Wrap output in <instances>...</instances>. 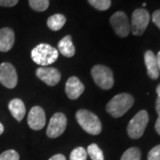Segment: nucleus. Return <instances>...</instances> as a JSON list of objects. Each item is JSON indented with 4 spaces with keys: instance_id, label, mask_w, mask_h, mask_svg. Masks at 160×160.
Segmentation results:
<instances>
[{
    "instance_id": "1",
    "label": "nucleus",
    "mask_w": 160,
    "mask_h": 160,
    "mask_svg": "<svg viewBox=\"0 0 160 160\" xmlns=\"http://www.w3.org/2000/svg\"><path fill=\"white\" fill-rule=\"evenodd\" d=\"M133 103L134 99L131 94L123 92L117 94L109 101L106 106V110L113 118H118L126 114L131 109Z\"/></svg>"
},
{
    "instance_id": "2",
    "label": "nucleus",
    "mask_w": 160,
    "mask_h": 160,
    "mask_svg": "<svg viewBox=\"0 0 160 160\" xmlns=\"http://www.w3.org/2000/svg\"><path fill=\"white\" fill-rule=\"evenodd\" d=\"M79 126L89 134L98 135L102 132V122L94 113L87 109H79L76 113Z\"/></svg>"
},
{
    "instance_id": "3",
    "label": "nucleus",
    "mask_w": 160,
    "mask_h": 160,
    "mask_svg": "<svg viewBox=\"0 0 160 160\" xmlns=\"http://www.w3.org/2000/svg\"><path fill=\"white\" fill-rule=\"evenodd\" d=\"M59 52L48 44H39L31 51V58L35 63L46 67L53 63L58 59Z\"/></svg>"
},
{
    "instance_id": "4",
    "label": "nucleus",
    "mask_w": 160,
    "mask_h": 160,
    "mask_svg": "<svg viewBox=\"0 0 160 160\" xmlns=\"http://www.w3.org/2000/svg\"><path fill=\"white\" fill-rule=\"evenodd\" d=\"M149 123V114L146 110H140L129 122L127 126V133L129 137L137 140L143 135Z\"/></svg>"
},
{
    "instance_id": "5",
    "label": "nucleus",
    "mask_w": 160,
    "mask_h": 160,
    "mask_svg": "<svg viewBox=\"0 0 160 160\" xmlns=\"http://www.w3.org/2000/svg\"><path fill=\"white\" fill-rule=\"evenodd\" d=\"M92 79L103 90H109L114 86V77L112 70L104 65H95L91 70Z\"/></svg>"
},
{
    "instance_id": "6",
    "label": "nucleus",
    "mask_w": 160,
    "mask_h": 160,
    "mask_svg": "<svg viewBox=\"0 0 160 160\" xmlns=\"http://www.w3.org/2000/svg\"><path fill=\"white\" fill-rule=\"evenodd\" d=\"M150 15L144 8H138L132 14L131 30L134 36H142L149 25Z\"/></svg>"
},
{
    "instance_id": "7",
    "label": "nucleus",
    "mask_w": 160,
    "mask_h": 160,
    "mask_svg": "<svg viewBox=\"0 0 160 160\" xmlns=\"http://www.w3.org/2000/svg\"><path fill=\"white\" fill-rule=\"evenodd\" d=\"M109 22L115 33L120 38H126L131 30L129 20L124 12H116L110 17Z\"/></svg>"
},
{
    "instance_id": "8",
    "label": "nucleus",
    "mask_w": 160,
    "mask_h": 160,
    "mask_svg": "<svg viewBox=\"0 0 160 160\" xmlns=\"http://www.w3.org/2000/svg\"><path fill=\"white\" fill-rule=\"evenodd\" d=\"M67 126V118L62 112H57L50 119L46 130V134L49 138L54 139L62 134Z\"/></svg>"
},
{
    "instance_id": "9",
    "label": "nucleus",
    "mask_w": 160,
    "mask_h": 160,
    "mask_svg": "<svg viewBox=\"0 0 160 160\" xmlns=\"http://www.w3.org/2000/svg\"><path fill=\"white\" fill-rule=\"evenodd\" d=\"M0 83L9 89L14 88L17 85V72L11 63L3 62L0 64Z\"/></svg>"
},
{
    "instance_id": "10",
    "label": "nucleus",
    "mask_w": 160,
    "mask_h": 160,
    "mask_svg": "<svg viewBox=\"0 0 160 160\" xmlns=\"http://www.w3.org/2000/svg\"><path fill=\"white\" fill-rule=\"evenodd\" d=\"M36 76L49 86H54L61 80V72L55 68L40 67L36 70Z\"/></svg>"
},
{
    "instance_id": "11",
    "label": "nucleus",
    "mask_w": 160,
    "mask_h": 160,
    "mask_svg": "<svg viewBox=\"0 0 160 160\" xmlns=\"http://www.w3.org/2000/svg\"><path fill=\"white\" fill-rule=\"evenodd\" d=\"M46 118L45 110L39 106H34L28 115V125L35 131L43 129L46 125Z\"/></svg>"
},
{
    "instance_id": "12",
    "label": "nucleus",
    "mask_w": 160,
    "mask_h": 160,
    "mask_svg": "<svg viewBox=\"0 0 160 160\" xmlns=\"http://www.w3.org/2000/svg\"><path fill=\"white\" fill-rule=\"evenodd\" d=\"M85 91V86L77 77L69 78L66 86L65 92L70 100H77Z\"/></svg>"
},
{
    "instance_id": "13",
    "label": "nucleus",
    "mask_w": 160,
    "mask_h": 160,
    "mask_svg": "<svg viewBox=\"0 0 160 160\" xmlns=\"http://www.w3.org/2000/svg\"><path fill=\"white\" fill-rule=\"evenodd\" d=\"M144 62L147 68L148 76L151 79H158L159 77V69L158 66L157 56L152 51H146L144 53Z\"/></svg>"
},
{
    "instance_id": "14",
    "label": "nucleus",
    "mask_w": 160,
    "mask_h": 160,
    "mask_svg": "<svg viewBox=\"0 0 160 160\" xmlns=\"http://www.w3.org/2000/svg\"><path fill=\"white\" fill-rule=\"evenodd\" d=\"M15 41L13 30L10 28L0 29V52H8L12 48Z\"/></svg>"
},
{
    "instance_id": "15",
    "label": "nucleus",
    "mask_w": 160,
    "mask_h": 160,
    "mask_svg": "<svg viewBox=\"0 0 160 160\" xmlns=\"http://www.w3.org/2000/svg\"><path fill=\"white\" fill-rule=\"evenodd\" d=\"M8 109L10 110L12 116L19 122L23 119L26 114L25 104L21 99H12L8 104Z\"/></svg>"
},
{
    "instance_id": "16",
    "label": "nucleus",
    "mask_w": 160,
    "mask_h": 160,
    "mask_svg": "<svg viewBox=\"0 0 160 160\" xmlns=\"http://www.w3.org/2000/svg\"><path fill=\"white\" fill-rule=\"evenodd\" d=\"M58 50L65 57H73L76 52L74 44L72 42L71 36H66L58 43Z\"/></svg>"
},
{
    "instance_id": "17",
    "label": "nucleus",
    "mask_w": 160,
    "mask_h": 160,
    "mask_svg": "<svg viewBox=\"0 0 160 160\" xmlns=\"http://www.w3.org/2000/svg\"><path fill=\"white\" fill-rule=\"evenodd\" d=\"M65 23H66V17L61 13L53 14L48 18V20H47L48 28L53 31L60 30L64 26Z\"/></svg>"
},
{
    "instance_id": "18",
    "label": "nucleus",
    "mask_w": 160,
    "mask_h": 160,
    "mask_svg": "<svg viewBox=\"0 0 160 160\" xmlns=\"http://www.w3.org/2000/svg\"><path fill=\"white\" fill-rule=\"evenodd\" d=\"M87 154L90 156L92 160H104V156L102 149L97 144L92 143L87 147Z\"/></svg>"
},
{
    "instance_id": "19",
    "label": "nucleus",
    "mask_w": 160,
    "mask_h": 160,
    "mask_svg": "<svg viewBox=\"0 0 160 160\" xmlns=\"http://www.w3.org/2000/svg\"><path fill=\"white\" fill-rule=\"evenodd\" d=\"M141 150L136 147H132L125 151L120 160H141Z\"/></svg>"
},
{
    "instance_id": "20",
    "label": "nucleus",
    "mask_w": 160,
    "mask_h": 160,
    "mask_svg": "<svg viewBox=\"0 0 160 160\" xmlns=\"http://www.w3.org/2000/svg\"><path fill=\"white\" fill-rule=\"evenodd\" d=\"M30 7L37 12H44L49 6V0H29Z\"/></svg>"
},
{
    "instance_id": "21",
    "label": "nucleus",
    "mask_w": 160,
    "mask_h": 160,
    "mask_svg": "<svg viewBox=\"0 0 160 160\" xmlns=\"http://www.w3.org/2000/svg\"><path fill=\"white\" fill-rule=\"evenodd\" d=\"M89 4L100 11H106L111 6V0H88Z\"/></svg>"
},
{
    "instance_id": "22",
    "label": "nucleus",
    "mask_w": 160,
    "mask_h": 160,
    "mask_svg": "<svg viewBox=\"0 0 160 160\" xmlns=\"http://www.w3.org/2000/svg\"><path fill=\"white\" fill-rule=\"evenodd\" d=\"M86 158H87V152L83 147H78L73 149L69 157L70 160H86Z\"/></svg>"
},
{
    "instance_id": "23",
    "label": "nucleus",
    "mask_w": 160,
    "mask_h": 160,
    "mask_svg": "<svg viewBox=\"0 0 160 160\" xmlns=\"http://www.w3.org/2000/svg\"><path fill=\"white\" fill-rule=\"evenodd\" d=\"M0 160H20V156L13 149H8L0 155Z\"/></svg>"
},
{
    "instance_id": "24",
    "label": "nucleus",
    "mask_w": 160,
    "mask_h": 160,
    "mask_svg": "<svg viewBox=\"0 0 160 160\" xmlns=\"http://www.w3.org/2000/svg\"><path fill=\"white\" fill-rule=\"evenodd\" d=\"M148 160H160V144L155 146L153 149L149 150Z\"/></svg>"
},
{
    "instance_id": "25",
    "label": "nucleus",
    "mask_w": 160,
    "mask_h": 160,
    "mask_svg": "<svg viewBox=\"0 0 160 160\" xmlns=\"http://www.w3.org/2000/svg\"><path fill=\"white\" fill-rule=\"evenodd\" d=\"M19 0H0V6L5 7H12L16 6Z\"/></svg>"
},
{
    "instance_id": "26",
    "label": "nucleus",
    "mask_w": 160,
    "mask_h": 160,
    "mask_svg": "<svg viewBox=\"0 0 160 160\" xmlns=\"http://www.w3.org/2000/svg\"><path fill=\"white\" fill-rule=\"evenodd\" d=\"M152 22L160 29V9L153 12V14H152Z\"/></svg>"
},
{
    "instance_id": "27",
    "label": "nucleus",
    "mask_w": 160,
    "mask_h": 160,
    "mask_svg": "<svg viewBox=\"0 0 160 160\" xmlns=\"http://www.w3.org/2000/svg\"><path fill=\"white\" fill-rule=\"evenodd\" d=\"M49 160H66V158L62 154H56L50 158Z\"/></svg>"
},
{
    "instance_id": "28",
    "label": "nucleus",
    "mask_w": 160,
    "mask_h": 160,
    "mask_svg": "<svg viewBox=\"0 0 160 160\" xmlns=\"http://www.w3.org/2000/svg\"><path fill=\"white\" fill-rule=\"evenodd\" d=\"M155 129H156L157 132H158V133L160 135V116H158V119H157V121H156V124H155Z\"/></svg>"
},
{
    "instance_id": "29",
    "label": "nucleus",
    "mask_w": 160,
    "mask_h": 160,
    "mask_svg": "<svg viewBox=\"0 0 160 160\" xmlns=\"http://www.w3.org/2000/svg\"><path fill=\"white\" fill-rule=\"evenodd\" d=\"M156 111L158 116H160V97H158L156 101Z\"/></svg>"
},
{
    "instance_id": "30",
    "label": "nucleus",
    "mask_w": 160,
    "mask_h": 160,
    "mask_svg": "<svg viewBox=\"0 0 160 160\" xmlns=\"http://www.w3.org/2000/svg\"><path fill=\"white\" fill-rule=\"evenodd\" d=\"M157 62H158V69H159L160 72V51L158 52V53L157 55Z\"/></svg>"
},
{
    "instance_id": "31",
    "label": "nucleus",
    "mask_w": 160,
    "mask_h": 160,
    "mask_svg": "<svg viewBox=\"0 0 160 160\" xmlns=\"http://www.w3.org/2000/svg\"><path fill=\"white\" fill-rule=\"evenodd\" d=\"M156 91H157V93H158V97H160V84L158 86Z\"/></svg>"
},
{
    "instance_id": "32",
    "label": "nucleus",
    "mask_w": 160,
    "mask_h": 160,
    "mask_svg": "<svg viewBox=\"0 0 160 160\" xmlns=\"http://www.w3.org/2000/svg\"><path fill=\"white\" fill-rule=\"evenodd\" d=\"M4 130H5V129H4V126L0 123V135L4 132Z\"/></svg>"
},
{
    "instance_id": "33",
    "label": "nucleus",
    "mask_w": 160,
    "mask_h": 160,
    "mask_svg": "<svg viewBox=\"0 0 160 160\" xmlns=\"http://www.w3.org/2000/svg\"><path fill=\"white\" fill-rule=\"evenodd\" d=\"M146 5H147L146 3H143V4H142V6H146Z\"/></svg>"
}]
</instances>
